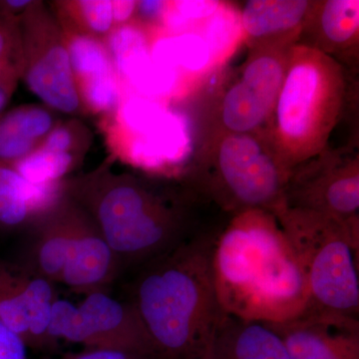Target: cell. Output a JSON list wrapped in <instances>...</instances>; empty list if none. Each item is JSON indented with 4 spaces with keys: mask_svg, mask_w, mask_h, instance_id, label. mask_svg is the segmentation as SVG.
Wrapping results in <instances>:
<instances>
[{
    "mask_svg": "<svg viewBox=\"0 0 359 359\" xmlns=\"http://www.w3.org/2000/svg\"><path fill=\"white\" fill-rule=\"evenodd\" d=\"M212 266L217 299L229 316L285 323L309 306L306 276L273 212L233 215L215 241Z\"/></svg>",
    "mask_w": 359,
    "mask_h": 359,
    "instance_id": "cell-1",
    "label": "cell"
},
{
    "mask_svg": "<svg viewBox=\"0 0 359 359\" xmlns=\"http://www.w3.org/2000/svg\"><path fill=\"white\" fill-rule=\"evenodd\" d=\"M211 238H186L145 264L130 301L141 316L156 359H201L224 311L212 276Z\"/></svg>",
    "mask_w": 359,
    "mask_h": 359,
    "instance_id": "cell-2",
    "label": "cell"
},
{
    "mask_svg": "<svg viewBox=\"0 0 359 359\" xmlns=\"http://www.w3.org/2000/svg\"><path fill=\"white\" fill-rule=\"evenodd\" d=\"M63 191L91 217L122 264L148 263L187 238L181 203L134 177L103 170L63 182Z\"/></svg>",
    "mask_w": 359,
    "mask_h": 359,
    "instance_id": "cell-3",
    "label": "cell"
},
{
    "mask_svg": "<svg viewBox=\"0 0 359 359\" xmlns=\"http://www.w3.org/2000/svg\"><path fill=\"white\" fill-rule=\"evenodd\" d=\"M346 84L337 58L309 45H292L275 108L261 131L292 173L325 152L344 111Z\"/></svg>",
    "mask_w": 359,
    "mask_h": 359,
    "instance_id": "cell-4",
    "label": "cell"
},
{
    "mask_svg": "<svg viewBox=\"0 0 359 359\" xmlns=\"http://www.w3.org/2000/svg\"><path fill=\"white\" fill-rule=\"evenodd\" d=\"M273 215L306 276L309 308L358 318L359 222L346 223L285 205Z\"/></svg>",
    "mask_w": 359,
    "mask_h": 359,
    "instance_id": "cell-5",
    "label": "cell"
},
{
    "mask_svg": "<svg viewBox=\"0 0 359 359\" xmlns=\"http://www.w3.org/2000/svg\"><path fill=\"white\" fill-rule=\"evenodd\" d=\"M212 157L193 175L195 190L233 215L247 210L275 212L292 172L262 132L217 134Z\"/></svg>",
    "mask_w": 359,
    "mask_h": 359,
    "instance_id": "cell-6",
    "label": "cell"
},
{
    "mask_svg": "<svg viewBox=\"0 0 359 359\" xmlns=\"http://www.w3.org/2000/svg\"><path fill=\"white\" fill-rule=\"evenodd\" d=\"M25 69L22 79L45 107L63 114L83 110L71 68L65 34L41 2L32 1L20 18Z\"/></svg>",
    "mask_w": 359,
    "mask_h": 359,
    "instance_id": "cell-7",
    "label": "cell"
},
{
    "mask_svg": "<svg viewBox=\"0 0 359 359\" xmlns=\"http://www.w3.org/2000/svg\"><path fill=\"white\" fill-rule=\"evenodd\" d=\"M292 45L252 47L237 78L219 100V132L252 134L263 130L282 88Z\"/></svg>",
    "mask_w": 359,
    "mask_h": 359,
    "instance_id": "cell-8",
    "label": "cell"
},
{
    "mask_svg": "<svg viewBox=\"0 0 359 359\" xmlns=\"http://www.w3.org/2000/svg\"><path fill=\"white\" fill-rule=\"evenodd\" d=\"M283 205L346 223L359 222L358 159L321 154L297 167L287 182Z\"/></svg>",
    "mask_w": 359,
    "mask_h": 359,
    "instance_id": "cell-9",
    "label": "cell"
},
{
    "mask_svg": "<svg viewBox=\"0 0 359 359\" xmlns=\"http://www.w3.org/2000/svg\"><path fill=\"white\" fill-rule=\"evenodd\" d=\"M57 299L54 283L0 261V321L26 346L39 351L55 346L49 339L48 325Z\"/></svg>",
    "mask_w": 359,
    "mask_h": 359,
    "instance_id": "cell-10",
    "label": "cell"
},
{
    "mask_svg": "<svg viewBox=\"0 0 359 359\" xmlns=\"http://www.w3.org/2000/svg\"><path fill=\"white\" fill-rule=\"evenodd\" d=\"M266 323L282 337L289 359H359L358 318L308 308L294 320Z\"/></svg>",
    "mask_w": 359,
    "mask_h": 359,
    "instance_id": "cell-11",
    "label": "cell"
},
{
    "mask_svg": "<svg viewBox=\"0 0 359 359\" xmlns=\"http://www.w3.org/2000/svg\"><path fill=\"white\" fill-rule=\"evenodd\" d=\"M62 32L82 107L95 114H114L124 89L104 39L72 30Z\"/></svg>",
    "mask_w": 359,
    "mask_h": 359,
    "instance_id": "cell-12",
    "label": "cell"
},
{
    "mask_svg": "<svg viewBox=\"0 0 359 359\" xmlns=\"http://www.w3.org/2000/svg\"><path fill=\"white\" fill-rule=\"evenodd\" d=\"M78 306L86 321L85 348L121 349L156 359L147 330L131 302L94 292L85 295Z\"/></svg>",
    "mask_w": 359,
    "mask_h": 359,
    "instance_id": "cell-13",
    "label": "cell"
},
{
    "mask_svg": "<svg viewBox=\"0 0 359 359\" xmlns=\"http://www.w3.org/2000/svg\"><path fill=\"white\" fill-rule=\"evenodd\" d=\"M121 268L93 219L77 204L74 235L60 283L84 297L106 292Z\"/></svg>",
    "mask_w": 359,
    "mask_h": 359,
    "instance_id": "cell-14",
    "label": "cell"
},
{
    "mask_svg": "<svg viewBox=\"0 0 359 359\" xmlns=\"http://www.w3.org/2000/svg\"><path fill=\"white\" fill-rule=\"evenodd\" d=\"M76 212V203L63 191L57 202L32 224V242L22 271L52 283H60L74 235Z\"/></svg>",
    "mask_w": 359,
    "mask_h": 359,
    "instance_id": "cell-15",
    "label": "cell"
},
{
    "mask_svg": "<svg viewBox=\"0 0 359 359\" xmlns=\"http://www.w3.org/2000/svg\"><path fill=\"white\" fill-rule=\"evenodd\" d=\"M313 4L306 0L245 2L238 11L244 41L254 46L297 43Z\"/></svg>",
    "mask_w": 359,
    "mask_h": 359,
    "instance_id": "cell-16",
    "label": "cell"
},
{
    "mask_svg": "<svg viewBox=\"0 0 359 359\" xmlns=\"http://www.w3.org/2000/svg\"><path fill=\"white\" fill-rule=\"evenodd\" d=\"M125 155L136 166L150 171L183 164L193 149L186 116L169 109L155 127L141 136L125 138Z\"/></svg>",
    "mask_w": 359,
    "mask_h": 359,
    "instance_id": "cell-17",
    "label": "cell"
},
{
    "mask_svg": "<svg viewBox=\"0 0 359 359\" xmlns=\"http://www.w3.org/2000/svg\"><path fill=\"white\" fill-rule=\"evenodd\" d=\"M208 351L212 359H289L282 337L266 323L224 313Z\"/></svg>",
    "mask_w": 359,
    "mask_h": 359,
    "instance_id": "cell-18",
    "label": "cell"
},
{
    "mask_svg": "<svg viewBox=\"0 0 359 359\" xmlns=\"http://www.w3.org/2000/svg\"><path fill=\"white\" fill-rule=\"evenodd\" d=\"M62 183L33 185L0 161V226L11 230L34 223L62 196Z\"/></svg>",
    "mask_w": 359,
    "mask_h": 359,
    "instance_id": "cell-19",
    "label": "cell"
},
{
    "mask_svg": "<svg viewBox=\"0 0 359 359\" xmlns=\"http://www.w3.org/2000/svg\"><path fill=\"white\" fill-rule=\"evenodd\" d=\"M49 108L23 105L0 114V161L13 165L32 154L57 125Z\"/></svg>",
    "mask_w": 359,
    "mask_h": 359,
    "instance_id": "cell-20",
    "label": "cell"
},
{
    "mask_svg": "<svg viewBox=\"0 0 359 359\" xmlns=\"http://www.w3.org/2000/svg\"><path fill=\"white\" fill-rule=\"evenodd\" d=\"M151 56L159 65L176 70L184 80L205 76L216 68L209 44L196 32L168 34L157 30Z\"/></svg>",
    "mask_w": 359,
    "mask_h": 359,
    "instance_id": "cell-21",
    "label": "cell"
},
{
    "mask_svg": "<svg viewBox=\"0 0 359 359\" xmlns=\"http://www.w3.org/2000/svg\"><path fill=\"white\" fill-rule=\"evenodd\" d=\"M309 18L316 20L320 49L334 58L337 52L349 50L358 45V0H327L313 2Z\"/></svg>",
    "mask_w": 359,
    "mask_h": 359,
    "instance_id": "cell-22",
    "label": "cell"
},
{
    "mask_svg": "<svg viewBox=\"0 0 359 359\" xmlns=\"http://www.w3.org/2000/svg\"><path fill=\"white\" fill-rule=\"evenodd\" d=\"M196 32L200 33L209 44L216 67L228 60L238 44L244 42L240 13L224 2L217 13L205 20Z\"/></svg>",
    "mask_w": 359,
    "mask_h": 359,
    "instance_id": "cell-23",
    "label": "cell"
},
{
    "mask_svg": "<svg viewBox=\"0 0 359 359\" xmlns=\"http://www.w3.org/2000/svg\"><path fill=\"white\" fill-rule=\"evenodd\" d=\"M63 7L68 21H60L62 29L72 30L105 39L115 28L113 6L110 0H80L67 1Z\"/></svg>",
    "mask_w": 359,
    "mask_h": 359,
    "instance_id": "cell-24",
    "label": "cell"
},
{
    "mask_svg": "<svg viewBox=\"0 0 359 359\" xmlns=\"http://www.w3.org/2000/svg\"><path fill=\"white\" fill-rule=\"evenodd\" d=\"M81 155L37 148L32 154L11 165L26 181L33 185H50L63 182L76 166Z\"/></svg>",
    "mask_w": 359,
    "mask_h": 359,
    "instance_id": "cell-25",
    "label": "cell"
},
{
    "mask_svg": "<svg viewBox=\"0 0 359 359\" xmlns=\"http://www.w3.org/2000/svg\"><path fill=\"white\" fill-rule=\"evenodd\" d=\"M20 18L0 16V84L13 87L25 69Z\"/></svg>",
    "mask_w": 359,
    "mask_h": 359,
    "instance_id": "cell-26",
    "label": "cell"
},
{
    "mask_svg": "<svg viewBox=\"0 0 359 359\" xmlns=\"http://www.w3.org/2000/svg\"><path fill=\"white\" fill-rule=\"evenodd\" d=\"M223 2L218 0H178L167 1L162 21V30L168 34L193 32L221 8ZM195 30V32H196Z\"/></svg>",
    "mask_w": 359,
    "mask_h": 359,
    "instance_id": "cell-27",
    "label": "cell"
},
{
    "mask_svg": "<svg viewBox=\"0 0 359 359\" xmlns=\"http://www.w3.org/2000/svg\"><path fill=\"white\" fill-rule=\"evenodd\" d=\"M81 125L75 121L57 124L50 133L45 137L40 148L57 152L74 153L82 155L84 148V133Z\"/></svg>",
    "mask_w": 359,
    "mask_h": 359,
    "instance_id": "cell-28",
    "label": "cell"
},
{
    "mask_svg": "<svg viewBox=\"0 0 359 359\" xmlns=\"http://www.w3.org/2000/svg\"><path fill=\"white\" fill-rule=\"evenodd\" d=\"M0 359H27L25 342L0 321Z\"/></svg>",
    "mask_w": 359,
    "mask_h": 359,
    "instance_id": "cell-29",
    "label": "cell"
},
{
    "mask_svg": "<svg viewBox=\"0 0 359 359\" xmlns=\"http://www.w3.org/2000/svg\"><path fill=\"white\" fill-rule=\"evenodd\" d=\"M61 359H152L144 354L113 348H85L79 353L65 354Z\"/></svg>",
    "mask_w": 359,
    "mask_h": 359,
    "instance_id": "cell-30",
    "label": "cell"
},
{
    "mask_svg": "<svg viewBox=\"0 0 359 359\" xmlns=\"http://www.w3.org/2000/svg\"><path fill=\"white\" fill-rule=\"evenodd\" d=\"M113 18L115 27L128 25L134 20L136 14L137 1L134 0H115L112 1Z\"/></svg>",
    "mask_w": 359,
    "mask_h": 359,
    "instance_id": "cell-31",
    "label": "cell"
},
{
    "mask_svg": "<svg viewBox=\"0 0 359 359\" xmlns=\"http://www.w3.org/2000/svg\"><path fill=\"white\" fill-rule=\"evenodd\" d=\"M32 1L28 0H6L0 1V16L11 15L20 18Z\"/></svg>",
    "mask_w": 359,
    "mask_h": 359,
    "instance_id": "cell-32",
    "label": "cell"
},
{
    "mask_svg": "<svg viewBox=\"0 0 359 359\" xmlns=\"http://www.w3.org/2000/svg\"><path fill=\"white\" fill-rule=\"evenodd\" d=\"M15 88L16 87L9 86V85L0 84V114L4 113V108L11 100Z\"/></svg>",
    "mask_w": 359,
    "mask_h": 359,
    "instance_id": "cell-33",
    "label": "cell"
},
{
    "mask_svg": "<svg viewBox=\"0 0 359 359\" xmlns=\"http://www.w3.org/2000/svg\"><path fill=\"white\" fill-rule=\"evenodd\" d=\"M201 359H212V358L211 354L209 353V351H207V353H205V355Z\"/></svg>",
    "mask_w": 359,
    "mask_h": 359,
    "instance_id": "cell-34",
    "label": "cell"
},
{
    "mask_svg": "<svg viewBox=\"0 0 359 359\" xmlns=\"http://www.w3.org/2000/svg\"><path fill=\"white\" fill-rule=\"evenodd\" d=\"M49 359V358H48ZM61 359V358H60Z\"/></svg>",
    "mask_w": 359,
    "mask_h": 359,
    "instance_id": "cell-35",
    "label": "cell"
}]
</instances>
